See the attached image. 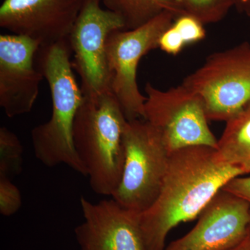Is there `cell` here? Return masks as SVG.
Listing matches in <instances>:
<instances>
[{
    "label": "cell",
    "mask_w": 250,
    "mask_h": 250,
    "mask_svg": "<svg viewBox=\"0 0 250 250\" xmlns=\"http://www.w3.org/2000/svg\"><path fill=\"white\" fill-rule=\"evenodd\" d=\"M241 175L239 169L219 160L215 148L191 146L170 152L160 192L140 215L147 250H165L174 228L198 218L229 181Z\"/></svg>",
    "instance_id": "cell-1"
},
{
    "label": "cell",
    "mask_w": 250,
    "mask_h": 250,
    "mask_svg": "<svg viewBox=\"0 0 250 250\" xmlns=\"http://www.w3.org/2000/svg\"><path fill=\"white\" fill-rule=\"evenodd\" d=\"M68 39L41 46L36 55V66L48 83L52 98L49 121L31 132L36 159L47 167L65 164L86 176L73 142V127L77 111L83 100L72 67Z\"/></svg>",
    "instance_id": "cell-2"
},
{
    "label": "cell",
    "mask_w": 250,
    "mask_h": 250,
    "mask_svg": "<svg viewBox=\"0 0 250 250\" xmlns=\"http://www.w3.org/2000/svg\"><path fill=\"white\" fill-rule=\"evenodd\" d=\"M127 121L111 93L83 96L74 123V146L98 195L111 197L121 181Z\"/></svg>",
    "instance_id": "cell-3"
},
{
    "label": "cell",
    "mask_w": 250,
    "mask_h": 250,
    "mask_svg": "<svg viewBox=\"0 0 250 250\" xmlns=\"http://www.w3.org/2000/svg\"><path fill=\"white\" fill-rule=\"evenodd\" d=\"M123 142L124 167L112 199L141 213L152 205L160 192L170 152L160 133L145 119L127 121Z\"/></svg>",
    "instance_id": "cell-4"
},
{
    "label": "cell",
    "mask_w": 250,
    "mask_h": 250,
    "mask_svg": "<svg viewBox=\"0 0 250 250\" xmlns=\"http://www.w3.org/2000/svg\"><path fill=\"white\" fill-rule=\"evenodd\" d=\"M182 84L202 99L209 121H229L250 102V42L210 54Z\"/></svg>",
    "instance_id": "cell-5"
},
{
    "label": "cell",
    "mask_w": 250,
    "mask_h": 250,
    "mask_svg": "<svg viewBox=\"0 0 250 250\" xmlns=\"http://www.w3.org/2000/svg\"><path fill=\"white\" fill-rule=\"evenodd\" d=\"M176 18L173 13L164 11L137 29L113 31L108 37L106 57L110 88L128 121L145 118L146 96L137 82L139 62L148 52L159 48L161 36Z\"/></svg>",
    "instance_id": "cell-6"
},
{
    "label": "cell",
    "mask_w": 250,
    "mask_h": 250,
    "mask_svg": "<svg viewBox=\"0 0 250 250\" xmlns=\"http://www.w3.org/2000/svg\"><path fill=\"white\" fill-rule=\"evenodd\" d=\"M145 120L160 133L169 152L191 146L217 149L200 96L183 84L163 90L147 82Z\"/></svg>",
    "instance_id": "cell-7"
},
{
    "label": "cell",
    "mask_w": 250,
    "mask_h": 250,
    "mask_svg": "<svg viewBox=\"0 0 250 250\" xmlns=\"http://www.w3.org/2000/svg\"><path fill=\"white\" fill-rule=\"evenodd\" d=\"M101 4L102 0H83L68 38L72 67L80 77L85 97L111 93L106 45L111 33L125 30L123 20Z\"/></svg>",
    "instance_id": "cell-8"
},
{
    "label": "cell",
    "mask_w": 250,
    "mask_h": 250,
    "mask_svg": "<svg viewBox=\"0 0 250 250\" xmlns=\"http://www.w3.org/2000/svg\"><path fill=\"white\" fill-rule=\"evenodd\" d=\"M37 41L12 34L0 36V106L9 118L31 111L41 81L35 58Z\"/></svg>",
    "instance_id": "cell-9"
},
{
    "label": "cell",
    "mask_w": 250,
    "mask_h": 250,
    "mask_svg": "<svg viewBox=\"0 0 250 250\" xmlns=\"http://www.w3.org/2000/svg\"><path fill=\"white\" fill-rule=\"evenodd\" d=\"M250 226V206L220 190L202 210L194 228L165 250H228L244 238Z\"/></svg>",
    "instance_id": "cell-10"
},
{
    "label": "cell",
    "mask_w": 250,
    "mask_h": 250,
    "mask_svg": "<svg viewBox=\"0 0 250 250\" xmlns=\"http://www.w3.org/2000/svg\"><path fill=\"white\" fill-rule=\"evenodd\" d=\"M83 0H4L0 27L29 38L41 46L67 40Z\"/></svg>",
    "instance_id": "cell-11"
},
{
    "label": "cell",
    "mask_w": 250,
    "mask_h": 250,
    "mask_svg": "<svg viewBox=\"0 0 250 250\" xmlns=\"http://www.w3.org/2000/svg\"><path fill=\"white\" fill-rule=\"evenodd\" d=\"M83 221L75 229L78 250H147L140 215L113 199L93 203L82 197Z\"/></svg>",
    "instance_id": "cell-12"
},
{
    "label": "cell",
    "mask_w": 250,
    "mask_h": 250,
    "mask_svg": "<svg viewBox=\"0 0 250 250\" xmlns=\"http://www.w3.org/2000/svg\"><path fill=\"white\" fill-rule=\"evenodd\" d=\"M216 154L219 160L239 169L243 175L250 174V102L226 122Z\"/></svg>",
    "instance_id": "cell-13"
},
{
    "label": "cell",
    "mask_w": 250,
    "mask_h": 250,
    "mask_svg": "<svg viewBox=\"0 0 250 250\" xmlns=\"http://www.w3.org/2000/svg\"><path fill=\"white\" fill-rule=\"evenodd\" d=\"M106 9L123 20L125 30L137 29L164 11L185 14L177 0H102Z\"/></svg>",
    "instance_id": "cell-14"
},
{
    "label": "cell",
    "mask_w": 250,
    "mask_h": 250,
    "mask_svg": "<svg viewBox=\"0 0 250 250\" xmlns=\"http://www.w3.org/2000/svg\"><path fill=\"white\" fill-rule=\"evenodd\" d=\"M23 147L17 135L6 126L0 128V176L9 177L22 172Z\"/></svg>",
    "instance_id": "cell-15"
},
{
    "label": "cell",
    "mask_w": 250,
    "mask_h": 250,
    "mask_svg": "<svg viewBox=\"0 0 250 250\" xmlns=\"http://www.w3.org/2000/svg\"><path fill=\"white\" fill-rule=\"evenodd\" d=\"M185 14L197 18L204 24H213L226 17L234 7L233 0H177Z\"/></svg>",
    "instance_id": "cell-16"
},
{
    "label": "cell",
    "mask_w": 250,
    "mask_h": 250,
    "mask_svg": "<svg viewBox=\"0 0 250 250\" xmlns=\"http://www.w3.org/2000/svg\"><path fill=\"white\" fill-rule=\"evenodd\" d=\"M22 206V196L18 188L9 177L0 176V213L9 217L17 213Z\"/></svg>",
    "instance_id": "cell-17"
},
{
    "label": "cell",
    "mask_w": 250,
    "mask_h": 250,
    "mask_svg": "<svg viewBox=\"0 0 250 250\" xmlns=\"http://www.w3.org/2000/svg\"><path fill=\"white\" fill-rule=\"evenodd\" d=\"M172 25L187 45L204 40L207 34L205 24L190 15L179 16L174 20Z\"/></svg>",
    "instance_id": "cell-18"
},
{
    "label": "cell",
    "mask_w": 250,
    "mask_h": 250,
    "mask_svg": "<svg viewBox=\"0 0 250 250\" xmlns=\"http://www.w3.org/2000/svg\"><path fill=\"white\" fill-rule=\"evenodd\" d=\"M158 45L163 52L173 56L180 53L185 46H187L182 36L172 24L163 33L159 39Z\"/></svg>",
    "instance_id": "cell-19"
},
{
    "label": "cell",
    "mask_w": 250,
    "mask_h": 250,
    "mask_svg": "<svg viewBox=\"0 0 250 250\" xmlns=\"http://www.w3.org/2000/svg\"><path fill=\"white\" fill-rule=\"evenodd\" d=\"M223 189L246 200L250 206V175L235 177L229 181Z\"/></svg>",
    "instance_id": "cell-20"
},
{
    "label": "cell",
    "mask_w": 250,
    "mask_h": 250,
    "mask_svg": "<svg viewBox=\"0 0 250 250\" xmlns=\"http://www.w3.org/2000/svg\"><path fill=\"white\" fill-rule=\"evenodd\" d=\"M234 7L241 14L250 18V0H233Z\"/></svg>",
    "instance_id": "cell-21"
},
{
    "label": "cell",
    "mask_w": 250,
    "mask_h": 250,
    "mask_svg": "<svg viewBox=\"0 0 250 250\" xmlns=\"http://www.w3.org/2000/svg\"><path fill=\"white\" fill-rule=\"evenodd\" d=\"M228 250H250V226L244 238L238 244Z\"/></svg>",
    "instance_id": "cell-22"
}]
</instances>
